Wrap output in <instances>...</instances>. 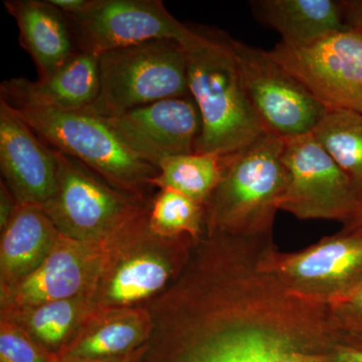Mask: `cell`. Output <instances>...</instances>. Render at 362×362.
<instances>
[{
	"label": "cell",
	"mask_w": 362,
	"mask_h": 362,
	"mask_svg": "<svg viewBox=\"0 0 362 362\" xmlns=\"http://www.w3.org/2000/svg\"><path fill=\"white\" fill-rule=\"evenodd\" d=\"M0 362H59L9 319L0 321Z\"/></svg>",
	"instance_id": "obj_24"
},
{
	"label": "cell",
	"mask_w": 362,
	"mask_h": 362,
	"mask_svg": "<svg viewBox=\"0 0 362 362\" xmlns=\"http://www.w3.org/2000/svg\"><path fill=\"white\" fill-rule=\"evenodd\" d=\"M148 209L103 240L99 271L87 295L90 310L143 306L168 289L187 266L197 240L154 232Z\"/></svg>",
	"instance_id": "obj_2"
},
{
	"label": "cell",
	"mask_w": 362,
	"mask_h": 362,
	"mask_svg": "<svg viewBox=\"0 0 362 362\" xmlns=\"http://www.w3.org/2000/svg\"><path fill=\"white\" fill-rule=\"evenodd\" d=\"M283 148L284 139L264 132L225 156L220 183L204 206L206 232L245 238L273 235L287 183Z\"/></svg>",
	"instance_id": "obj_3"
},
{
	"label": "cell",
	"mask_w": 362,
	"mask_h": 362,
	"mask_svg": "<svg viewBox=\"0 0 362 362\" xmlns=\"http://www.w3.org/2000/svg\"><path fill=\"white\" fill-rule=\"evenodd\" d=\"M266 264L295 294L330 306L362 285V232L340 230L293 252H280L274 245Z\"/></svg>",
	"instance_id": "obj_10"
},
{
	"label": "cell",
	"mask_w": 362,
	"mask_h": 362,
	"mask_svg": "<svg viewBox=\"0 0 362 362\" xmlns=\"http://www.w3.org/2000/svg\"><path fill=\"white\" fill-rule=\"evenodd\" d=\"M148 221L154 232L165 237L188 235L197 240L206 232L204 206L168 188L149 204Z\"/></svg>",
	"instance_id": "obj_23"
},
{
	"label": "cell",
	"mask_w": 362,
	"mask_h": 362,
	"mask_svg": "<svg viewBox=\"0 0 362 362\" xmlns=\"http://www.w3.org/2000/svg\"><path fill=\"white\" fill-rule=\"evenodd\" d=\"M182 45L188 89L202 117L195 153L230 156L265 132L247 98L233 39L218 28L192 26Z\"/></svg>",
	"instance_id": "obj_1"
},
{
	"label": "cell",
	"mask_w": 362,
	"mask_h": 362,
	"mask_svg": "<svg viewBox=\"0 0 362 362\" xmlns=\"http://www.w3.org/2000/svg\"><path fill=\"white\" fill-rule=\"evenodd\" d=\"M14 110L52 148L78 159L116 187L145 199V188L152 187L158 168L132 151L106 119L87 111Z\"/></svg>",
	"instance_id": "obj_4"
},
{
	"label": "cell",
	"mask_w": 362,
	"mask_h": 362,
	"mask_svg": "<svg viewBox=\"0 0 362 362\" xmlns=\"http://www.w3.org/2000/svg\"><path fill=\"white\" fill-rule=\"evenodd\" d=\"M282 162L287 183L279 209L299 220L337 221L345 225L361 204L342 169L313 133L284 139Z\"/></svg>",
	"instance_id": "obj_8"
},
{
	"label": "cell",
	"mask_w": 362,
	"mask_h": 362,
	"mask_svg": "<svg viewBox=\"0 0 362 362\" xmlns=\"http://www.w3.org/2000/svg\"><path fill=\"white\" fill-rule=\"evenodd\" d=\"M103 240L85 242L62 233L33 273L1 291V314L88 295L101 263Z\"/></svg>",
	"instance_id": "obj_12"
},
{
	"label": "cell",
	"mask_w": 362,
	"mask_h": 362,
	"mask_svg": "<svg viewBox=\"0 0 362 362\" xmlns=\"http://www.w3.org/2000/svg\"><path fill=\"white\" fill-rule=\"evenodd\" d=\"M89 311L87 295H83L1 314V318L13 321L37 344L59 356Z\"/></svg>",
	"instance_id": "obj_20"
},
{
	"label": "cell",
	"mask_w": 362,
	"mask_h": 362,
	"mask_svg": "<svg viewBox=\"0 0 362 362\" xmlns=\"http://www.w3.org/2000/svg\"><path fill=\"white\" fill-rule=\"evenodd\" d=\"M61 235L42 207L18 204L13 218L1 230V291L33 273L54 249Z\"/></svg>",
	"instance_id": "obj_18"
},
{
	"label": "cell",
	"mask_w": 362,
	"mask_h": 362,
	"mask_svg": "<svg viewBox=\"0 0 362 362\" xmlns=\"http://www.w3.org/2000/svg\"><path fill=\"white\" fill-rule=\"evenodd\" d=\"M99 70V96L87 112L102 118L190 95L185 49L176 40H151L104 52Z\"/></svg>",
	"instance_id": "obj_5"
},
{
	"label": "cell",
	"mask_w": 362,
	"mask_h": 362,
	"mask_svg": "<svg viewBox=\"0 0 362 362\" xmlns=\"http://www.w3.org/2000/svg\"><path fill=\"white\" fill-rule=\"evenodd\" d=\"M334 362H362V342L343 337L333 354Z\"/></svg>",
	"instance_id": "obj_26"
},
{
	"label": "cell",
	"mask_w": 362,
	"mask_h": 362,
	"mask_svg": "<svg viewBox=\"0 0 362 362\" xmlns=\"http://www.w3.org/2000/svg\"><path fill=\"white\" fill-rule=\"evenodd\" d=\"M312 133L349 177L362 202V114L328 110Z\"/></svg>",
	"instance_id": "obj_22"
},
{
	"label": "cell",
	"mask_w": 362,
	"mask_h": 362,
	"mask_svg": "<svg viewBox=\"0 0 362 362\" xmlns=\"http://www.w3.org/2000/svg\"><path fill=\"white\" fill-rule=\"evenodd\" d=\"M151 332V315L144 306L90 310L59 352V361L123 356L146 344Z\"/></svg>",
	"instance_id": "obj_16"
},
{
	"label": "cell",
	"mask_w": 362,
	"mask_h": 362,
	"mask_svg": "<svg viewBox=\"0 0 362 362\" xmlns=\"http://www.w3.org/2000/svg\"><path fill=\"white\" fill-rule=\"evenodd\" d=\"M328 307L333 327L343 337L362 342V285L350 296Z\"/></svg>",
	"instance_id": "obj_25"
},
{
	"label": "cell",
	"mask_w": 362,
	"mask_h": 362,
	"mask_svg": "<svg viewBox=\"0 0 362 362\" xmlns=\"http://www.w3.org/2000/svg\"><path fill=\"white\" fill-rule=\"evenodd\" d=\"M68 20L78 51L98 57L156 40L183 45L194 33L161 0H92L84 13Z\"/></svg>",
	"instance_id": "obj_11"
},
{
	"label": "cell",
	"mask_w": 362,
	"mask_h": 362,
	"mask_svg": "<svg viewBox=\"0 0 362 362\" xmlns=\"http://www.w3.org/2000/svg\"><path fill=\"white\" fill-rule=\"evenodd\" d=\"M145 351H146V344L134 351L129 352V354H123V356L99 357V358L66 359V361L59 362H142Z\"/></svg>",
	"instance_id": "obj_30"
},
{
	"label": "cell",
	"mask_w": 362,
	"mask_h": 362,
	"mask_svg": "<svg viewBox=\"0 0 362 362\" xmlns=\"http://www.w3.org/2000/svg\"><path fill=\"white\" fill-rule=\"evenodd\" d=\"M342 232H362V202L351 218L343 225Z\"/></svg>",
	"instance_id": "obj_31"
},
{
	"label": "cell",
	"mask_w": 362,
	"mask_h": 362,
	"mask_svg": "<svg viewBox=\"0 0 362 362\" xmlns=\"http://www.w3.org/2000/svg\"><path fill=\"white\" fill-rule=\"evenodd\" d=\"M56 151L58 188L44 209L66 237L100 242L148 209L146 199L124 192L78 159Z\"/></svg>",
	"instance_id": "obj_6"
},
{
	"label": "cell",
	"mask_w": 362,
	"mask_h": 362,
	"mask_svg": "<svg viewBox=\"0 0 362 362\" xmlns=\"http://www.w3.org/2000/svg\"><path fill=\"white\" fill-rule=\"evenodd\" d=\"M99 92V57L78 51L45 78L4 81L0 86V100L14 109L88 111Z\"/></svg>",
	"instance_id": "obj_15"
},
{
	"label": "cell",
	"mask_w": 362,
	"mask_h": 362,
	"mask_svg": "<svg viewBox=\"0 0 362 362\" xmlns=\"http://www.w3.org/2000/svg\"><path fill=\"white\" fill-rule=\"evenodd\" d=\"M49 2L66 18H74L84 13L89 8L92 0H49Z\"/></svg>",
	"instance_id": "obj_28"
},
{
	"label": "cell",
	"mask_w": 362,
	"mask_h": 362,
	"mask_svg": "<svg viewBox=\"0 0 362 362\" xmlns=\"http://www.w3.org/2000/svg\"><path fill=\"white\" fill-rule=\"evenodd\" d=\"M0 168L18 204L44 207L58 188L57 151L0 100Z\"/></svg>",
	"instance_id": "obj_14"
},
{
	"label": "cell",
	"mask_w": 362,
	"mask_h": 362,
	"mask_svg": "<svg viewBox=\"0 0 362 362\" xmlns=\"http://www.w3.org/2000/svg\"><path fill=\"white\" fill-rule=\"evenodd\" d=\"M250 6L255 18L288 45L311 44L349 28L342 1L337 0H255Z\"/></svg>",
	"instance_id": "obj_19"
},
{
	"label": "cell",
	"mask_w": 362,
	"mask_h": 362,
	"mask_svg": "<svg viewBox=\"0 0 362 362\" xmlns=\"http://www.w3.org/2000/svg\"><path fill=\"white\" fill-rule=\"evenodd\" d=\"M4 6L18 23L20 44L33 59L39 78L78 51L70 21L49 0H6Z\"/></svg>",
	"instance_id": "obj_17"
},
{
	"label": "cell",
	"mask_w": 362,
	"mask_h": 362,
	"mask_svg": "<svg viewBox=\"0 0 362 362\" xmlns=\"http://www.w3.org/2000/svg\"><path fill=\"white\" fill-rule=\"evenodd\" d=\"M247 98L267 133L282 139L313 132L327 113L310 90L268 51L233 40Z\"/></svg>",
	"instance_id": "obj_9"
},
{
	"label": "cell",
	"mask_w": 362,
	"mask_h": 362,
	"mask_svg": "<svg viewBox=\"0 0 362 362\" xmlns=\"http://www.w3.org/2000/svg\"><path fill=\"white\" fill-rule=\"evenodd\" d=\"M327 110L362 114V33L354 28L304 45L282 42L268 51Z\"/></svg>",
	"instance_id": "obj_7"
},
{
	"label": "cell",
	"mask_w": 362,
	"mask_h": 362,
	"mask_svg": "<svg viewBox=\"0 0 362 362\" xmlns=\"http://www.w3.org/2000/svg\"><path fill=\"white\" fill-rule=\"evenodd\" d=\"M225 156L192 153L168 157L158 164L152 187L173 189L206 206L223 176Z\"/></svg>",
	"instance_id": "obj_21"
},
{
	"label": "cell",
	"mask_w": 362,
	"mask_h": 362,
	"mask_svg": "<svg viewBox=\"0 0 362 362\" xmlns=\"http://www.w3.org/2000/svg\"><path fill=\"white\" fill-rule=\"evenodd\" d=\"M18 207V202L14 199L6 183H0V230H4L13 218Z\"/></svg>",
	"instance_id": "obj_27"
},
{
	"label": "cell",
	"mask_w": 362,
	"mask_h": 362,
	"mask_svg": "<svg viewBox=\"0 0 362 362\" xmlns=\"http://www.w3.org/2000/svg\"><path fill=\"white\" fill-rule=\"evenodd\" d=\"M106 120L132 151L156 168L168 157L194 153L202 132L201 114L190 95L160 100Z\"/></svg>",
	"instance_id": "obj_13"
},
{
	"label": "cell",
	"mask_w": 362,
	"mask_h": 362,
	"mask_svg": "<svg viewBox=\"0 0 362 362\" xmlns=\"http://www.w3.org/2000/svg\"><path fill=\"white\" fill-rule=\"evenodd\" d=\"M342 6L347 25L362 33V0H342Z\"/></svg>",
	"instance_id": "obj_29"
}]
</instances>
